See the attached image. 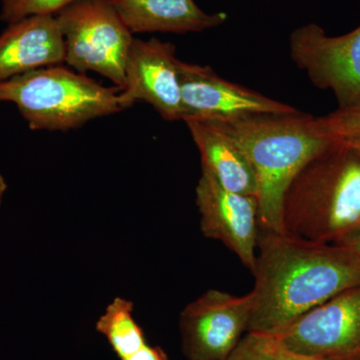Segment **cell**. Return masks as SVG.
Returning a JSON list of instances; mask_svg holds the SVG:
<instances>
[{
  "instance_id": "6da1fadb",
  "label": "cell",
  "mask_w": 360,
  "mask_h": 360,
  "mask_svg": "<svg viewBox=\"0 0 360 360\" xmlns=\"http://www.w3.org/2000/svg\"><path fill=\"white\" fill-rule=\"evenodd\" d=\"M248 333L277 335L322 303L360 284V257L345 246L262 231Z\"/></svg>"
},
{
  "instance_id": "7a4b0ae2",
  "label": "cell",
  "mask_w": 360,
  "mask_h": 360,
  "mask_svg": "<svg viewBox=\"0 0 360 360\" xmlns=\"http://www.w3.org/2000/svg\"><path fill=\"white\" fill-rule=\"evenodd\" d=\"M206 123L231 139L250 160L258 184L259 229L283 232L286 191L305 165L336 139L324 130L319 118L303 112Z\"/></svg>"
},
{
  "instance_id": "3957f363",
  "label": "cell",
  "mask_w": 360,
  "mask_h": 360,
  "mask_svg": "<svg viewBox=\"0 0 360 360\" xmlns=\"http://www.w3.org/2000/svg\"><path fill=\"white\" fill-rule=\"evenodd\" d=\"M284 231L319 243L360 229V153L342 139L312 158L286 191Z\"/></svg>"
},
{
  "instance_id": "277c9868",
  "label": "cell",
  "mask_w": 360,
  "mask_h": 360,
  "mask_svg": "<svg viewBox=\"0 0 360 360\" xmlns=\"http://www.w3.org/2000/svg\"><path fill=\"white\" fill-rule=\"evenodd\" d=\"M120 87L103 86L61 65L0 84V103H11L32 130L70 131L122 111Z\"/></svg>"
},
{
  "instance_id": "5b68a950",
  "label": "cell",
  "mask_w": 360,
  "mask_h": 360,
  "mask_svg": "<svg viewBox=\"0 0 360 360\" xmlns=\"http://www.w3.org/2000/svg\"><path fill=\"white\" fill-rule=\"evenodd\" d=\"M65 40V63L125 85V65L134 37L111 0H78L56 14Z\"/></svg>"
},
{
  "instance_id": "8992f818",
  "label": "cell",
  "mask_w": 360,
  "mask_h": 360,
  "mask_svg": "<svg viewBox=\"0 0 360 360\" xmlns=\"http://www.w3.org/2000/svg\"><path fill=\"white\" fill-rule=\"evenodd\" d=\"M290 56L321 89L335 94L338 110L360 108V26L341 37H328L315 23L291 33Z\"/></svg>"
},
{
  "instance_id": "52a82bcc",
  "label": "cell",
  "mask_w": 360,
  "mask_h": 360,
  "mask_svg": "<svg viewBox=\"0 0 360 360\" xmlns=\"http://www.w3.org/2000/svg\"><path fill=\"white\" fill-rule=\"evenodd\" d=\"M250 292L210 290L188 303L179 319L182 352L189 360H226L248 331Z\"/></svg>"
},
{
  "instance_id": "ba28073f",
  "label": "cell",
  "mask_w": 360,
  "mask_h": 360,
  "mask_svg": "<svg viewBox=\"0 0 360 360\" xmlns=\"http://www.w3.org/2000/svg\"><path fill=\"white\" fill-rule=\"evenodd\" d=\"M179 75L184 122H232L251 116L300 112L293 106L224 79L210 66L179 60Z\"/></svg>"
},
{
  "instance_id": "9c48e42d",
  "label": "cell",
  "mask_w": 360,
  "mask_h": 360,
  "mask_svg": "<svg viewBox=\"0 0 360 360\" xmlns=\"http://www.w3.org/2000/svg\"><path fill=\"white\" fill-rule=\"evenodd\" d=\"M274 336L297 354L360 360V284L310 310Z\"/></svg>"
},
{
  "instance_id": "30bf717a",
  "label": "cell",
  "mask_w": 360,
  "mask_h": 360,
  "mask_svg": "<svg viewBox=\"0 0 360 360\" xmlns=\"http://www.w3.org/2000/svg\"><path fill=\"white\" fill-rule=\"evenodd\" d=\"M175 52L170 42L134 39L125 65V85L120 92L123 110L144 101L165 120H184L179 59Z\"/></svg>"
},
{
  "instance_id": "8fae6325",
  "label": "cell",
  "mask_w": 360,
  "mask_h": 360,
  "mask_svg": "<svg viewBox=\"0 0 360 360\" xmlns=\"http://www.w3.org/2000/svg\"><path fill=\"white\" fill-rule=\"evenodd\" d=\"M195 195L203 236L226 246L252 274L259 233L257 198L226 191L205 172Z\"/></svg>"
},
{
  "instance_id": "7c38bea8",
  "label": "cell",
  "mask_w": 360,
  "mask_h": 360,
  "mask_svg": "<svg viewBox=\"0 0 360 360\" xmlns=\"http://www.w3.org/2000/svg\"><path fill=\"white\" fill-rule=\"evenodd\" d=\"M65 40L56 15L30 16L0 35V84L30 71L65 63Z\"/></svg>"
},
{
  "instance_id": "4fadbf2b",
  "label": "cell",
  "mask_w": 360,
  "mask_h": 360,
  "mask_svg": "<svg viewBox=\"0 0 360 360\" xmlns=\"http://www.w3.org/2000/svg\"><path fill=\"white\" fill-rule=\"evenodd\" d=\"M134 33L200 32L226 20L224 13H206L194 0H111Z\"/></svg>"
},
{
  "instance_id": "5bb4252c",
  "label": "cell",
  "mask_w": 360,
  "mask_h": 360,
  "mask_svg": "<svg viewBox=\"0 0 360 360\" xmlns=\"http://www.w3.org/2000/svg\"><path fill=\"white\" fill-rule=\"evenodd\" d=\"M200 151L201 172H205L226 191L257 198L258 184L245 153L231 139L208 123L184 122Z\"/></svg>"
},
{
  "instance_id": "9a60e30c",
  "label": "cell",
  "mask_w": 360,
  "mask_h": 360,
  "mask_svg": "<svg viewBox=\"0 0 360 360\" xmlns=\"http://www.w3.org/2000/svg\"><path fill=\"white\" fill-rule=\"evenodd\" d=\"M134 303L116 297L96 322V328L105 336L120 360H168L158 347H151L134 317Z\"/></svg>"
},
{
  "instance_id": "2e32d148",
  "label": "cell",
  "mask_w": 360,
  "mask_h": 360,
  "mask_svg": "<svg viewBox=\"0 0 360 360\" xmlns=\"http://www.w3.org/2000/svg\"><path fill=\"white\" fill-rule=\"evenodd\" d=\"M226 360H335L309 356L284 347L276 336L248 333Z\"/></svg>"
},
{
  "instance_id": "e0dca14e",
  "label": "cell",
  "mask_w": 360,
  "mask_h": 360,
  "mask_svg": "<svg viewBox=\"0 0 360 360\" xmlns=\"http://www.w3.org/2000/svg\"><path fill=\"white\" fill-rule=\"evenodd\" d=\"M78 0H0V20L7 25L37 15H56Z\"/></svg>"
},
{
  "instance_id": "ac0fdd59",
  "label": "cell",
  "mask_w": 360,
  "mask_h": 360,
  "mask_svg": "<svg viewBox=\"0 0 360 360\" xmlns=\"http://www.w3.org/2000/svg\"><path fill=\"white\" fill-rule=\"evenodd\" d=\"M321 127L333 139L360 136V108L336 110L319 118Z\"/></svg>"
},
{
  "instance_id": "d6986e66",
  "label": "cell",
  "mask_w": 360,
  "mask_h": 360,
  "mask_svg": "<svg viewBox=\"0 0 360 360\" xmlns=\"http://www.w3.org/2000/svg\"><path fill=\"white\" fill-rule=\"evenodd\" d=\"M335 245L345 246L348 250L354 251L355 255L360 257V229L343 238L342 240L335 243Z\"/></svg>"
},
{
  "instance_id": "ffe728a7",
  "label": "cell",
  "mask_w": 360,
  "mask_h": 360,
  "mask_svg": "<svg viewBox=\"0 0 360 360\" xmlns=\"http://www.w3.org/2000/svg\"><path fill=\"white\" fill-rule=\"evenodd\" d=\"M343 141L347 142L350 146H352L355 150L360 153V136L348 137V139H341Z\"/></svg>"
},
{
  "instance_id": "44dd1931",
  "label": "cell",
  "mask_w": 360,
  "mask_h": 360,
  "mask_svg": "<svg viewBox=\"0 0 360 360\" xmlns=\"http://www.w3.org/2000/svg\"><path fill=\"white\" fill-rule=\"evenodd\" d=\"M7 191L6 180L4 179V175L0 174V205H1L2 200H4V194Z\"/></svg>"
}]
</instances>
